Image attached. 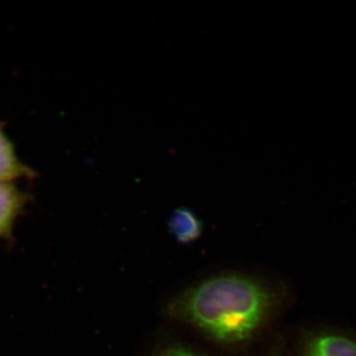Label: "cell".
<instances>
[{"mask_svg":"<svg viewBox=\"0 0 356 356\" xmlns=\"http://www.w3.org/2000/svg\"><path fill=\"white\" fill-rule=\"evenodd\" d=\"M274 303L273 292L261 281L225 274L185 290L170 303L168 312L213 341L236 346L259 332Z\"/></svg>","mask_w":356,"mask_h":356,"instance_id":"obj_1","label":"cell"},{"mask_svg":"<svg viewBox=\"0 0 356 356\" xmlns=\"http://www.w3.org/2000/svg\"><path fill=\"white\" fill-rule=\"evenodd\" d=\"M31 199L29 192L14 182H0V241L14 245L16 222L24 215Z\"/></svg>","mask_w":356,"mask_h":356,"instance_id":"obj_2","label":"cell"},{"mask_svg":"<svg viewBox=\"0 0 356 356\" xmlns=\"http://www.w3.org/2000/svg\"><path fill=\"white\" fill-rule=\"evenodd\" d=\"M37 172L21 161L13 140L4 131L0 123V182H14L25 178L33 179Z\"/></svg>","mask_w":356,"mask_h":356,"instance_id":"obj_3","label":"cell"},{"mask_svg":"<svg viewBox=\"0 0 356 356\" xmlns=\"http://www.w3.org/2000/svg\"><path fill=\"white\" fill-rule=\"evenodd\" d=\"M303 356H356V341L339 334H318L309 339Z\"/></svg>","mask_w":356,"mask_h":356,"instance_id":"obj_4","label":"cell"},{"mask_svg":"<svg viewBox=\"0 0 356 356\" xmlns=\"http://www.w3.org/2000/svg\"><path fill=\"white\" fill-rule=\"evenodd\" d=\"M168 229L177 243L189 245L196 242L202 235L203 222L193 211L180 207L170 217Z\"/></svg>","mask_w":356,"mask_h":356,"instance_id":"obj_5","label":"cell"},{"mask_svg":"<svg viewBox=\"0 0 356 356\" xmlns=\"http://www.w3.org/2000/svg\"><path fill=\"white\" fill-rule=\"evenodd\" d=\"M158 356H202L195 351L185 348H170L163 350Z\"/></svg>","mask_w":356,"mask_h":356,"instance_id":"obj_6","label":"cell"}]
</instances>
